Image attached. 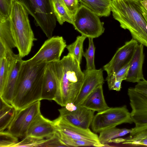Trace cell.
Listing matches in <instances>:
<instances>
[{
	"mask_svg": "<svg viewBox=\"0 0 147 147\" xmlns=\"http://www.w3.org/2000/svg\"><path fill=\"white\" fill-rule=\"evenodd\" d=\"M67 45L62 36H54L48 38L37 52L24 61L31 65L59 61Z\"/></svg>",
	"mask_w": 147,
	"mask_h": 147,
	"instance_id": "9c48e42d",
	"label": "cell"
},
{
	"mask_svg": "<svg viewBox=\"0 0 147 147\" xmlns=\"http://www.w3.org/2000/svg\"><path fill=\"white\" fill-rule=\"evenodd\" d=\"M47 63L31 65L24 61L20 70L16 90L11 105L16 110L40 100Z\"/></svg>",
	"mask_w": 147,
	"mask_h": 147,
	"instance_id": "7a4b0ae2",
	"label": "cell"
},
{
	"mask_svg": "<svg viewBox=\"0 0 147 147\" xmlns=\"http://www.w3.org/2000/svg\"><path fill=\"white\" fill-rule=\"evenodd\" d=\"M22 59L17 54L8 76L3 92L0 95V98L10 105L15 95L18 75L23 61Z\"/></svg>",
	"mask_w": 147,
	"mask_h": 147,
	"instance_id": "2e32d148",
	"label": "cell"
},
{
	"mask_svg": "<svg viewBox=\"0 0 147 147\" xmlns=\"http://www.w3.org/2000/svg\"><path fill=\"white\" fill-rule=\"evenodd\" d=\"M131 131V129L113 127L100 132L98 138L100 142L105 145L108 143L111 140L129 134Z\"/></svg>",
	"mask_w": 147,
	"mask_h": 147,
	"instance_id": "484cf974",
	"label": "cell"
},
{
	"mask_svg": "<svg viewBox=\"0 0 147 147\" xmlns=\"http://www.w3.org/2000/svg\"><path fill=\"white\" fill-rule=\"evenodd\" d=\"M59 84V79L55 62L47 63L43 78L41 100H54Z\"/></svg>",
	"mask_w": 147,
	"mask_h": 147,
	"instance_id": "9a60e30c",
	"label": "cell"
},
{
	"mask_svg": "<svg viewBox=\"0 0 147 147\" xmlns=\"http://www.w3.org/2000/svg\"><path fill=\"white\" fill-rule=\"evenodd\" d=\"M44 138H40L30 136H26L20 142H19L13 147H40L46 140Z\"/></svg>",
	"mask_w": 147,
	"mask_h": 147,
	"instance_id": "f1b7e54d",
	"label": "cell"
},
{
	"mask_svg": "<svg viewBox=\"0 0 147 147\" xmlns=\"http://www.w3.org/2000/svg\"><path fill=\"white\" fill-rule=\"evenodd\" d=\"M16 47L11 31L9 18L0 19V58L7 53L13 52Z\"/></svg>",
	"mask_w": 147,
	"mask_h": 147,
	"instance_id": "ffe728a7",
	"label": "cell"
},
{
	"mask_svg": "<svg viewBox=\"0 0 147 147\" xmlns=\"http://www.w3.org/2000/svg\"><path fill=\"white\" fill-rule=\"evenodd\" d=\"M54 62L59 84L54 100L65 107L68 103H74L82 84L84 74L80 64L69 53L59 61Z\"/></svg>",
	"mask_w": 147,
	"mask_h": 147,
	"instance_id": "3957f363",
	"label": "cell"
},
{
	"mask_svg": "<svg viewBox=\"0 0 147 147\" xmlns=\"http://www.w3.org/2000/svg\"><path fill=\"white\" fill-rule=\"evenodd\" d=\"M86 38V36L82 35L78 36L74 42L66 47L68 53L72 55L80 64L84 52L83 51V43Z\"/></svg>",
	"mask_w": 147,
	"mask_h": 147,
	"instance_id": "4316f807",
	"label": "cell"
},
{
	"mask_svg": "<svg viewBox=\"0 0 147 147\" xmlns=\"http://www.w3.org/2000/svg\"><path fill=\"white\" fill-rule=\"evenodd\" d=\"M57 131L53 121L45 118L40 113L35 117L31 124L26 136L47 138L53 136Z\"/></svg>",
	"mask_w": 147,
	"mask_h": 147,
	"instance_id": "e0dca14e",
	"label": "cell"
},
{
	"mask_svg": "<svg viewBox=\"0 0 147 147\" xmlns=\"http://www.w3.org/2000/svg\"><path fill=\"white\" fill-rule=\"evenodd\" d=\"M84 80L80 89L74 102L76 106L80 105L96 87L104 83L103 70L86 69L83 71Z\"/></svg>",
	"mask_w": 147,
	"mask_h": 147,
	"instance_id": "5bb4252c",
	"label": "cell"
},
{
	"mask_svg": "<svg viewBox=\"0 0 147 147\" xmlns=\"http://www.w3.org/2000/svg\"><path fill=\"white\" fill-rule=\"evenodd\" d=\"M109 89L117 91L120 90L121 88L122 81L114 80L107 81Z\"/></svg>",
	"mask_w": 147,
	"mask_h": 147,
	"instance_id": "d590c367",
	"label": "cell"
},
{
	"mask_svg": "<svg viewBox=\"0 0 147 147\" xmlns=\"http://www.w3.org/2000/svg\"><path fill=\"white\" fill-rule=\"evenodd\" d=\"M59 117L67 122L79 127L86 129L91 125L94 111L78 105L70 111L65 107L58 110Z\"/></svg>",
	"mask_w": 147,
	"mask_h": 147,
	"instance_id": "4fadbf2b",
	"label": "cell"
},
{
	"mask_svg": "<svg viewBox=\"0 0 147 147\" xmlns=\"http://www.w3.org/2000/svg\"><path fill=\"white\" fill-rule=\"evenodd\" d=\"M27 11L20 3H13L9 17L10 26L19 56L27 55L37 40L31 28Z\"/></svg>",
	"mask_w": 147,
	"mask_h": 147,
	"instance_id": "277c9868",
	"label": "cell"
},
{
	"mask_svg": "<svg viewBox=\"0 0 147 147\" xmlns=\"http://www.w3.org/2000/svg\"><path fill=\"white\" fill-rule=\"evenodd\" d=\"M127 95L131 109V117L135 127L147 125V95L137 91L132 87L128 89Z\"/></svg>",
	"mask_w": 147,
	"mask_h": 147,
	"instance_id": "8fae6325",
	"label": "cell"
},
{
	"mask_svg": "<svg viewBox=\"0 0 147 147\" xmlns=\"http://www.w3.org/2000/svg\"><path fill=\"white\" fill-rule=\"evenodd\" d=\"M144 45H137L130 61L125 81L138 83L144 79L143 73V65L144 59Z\"/></svg>",
	"mask_w": 147,
	"mask_h": 147,
	"instance_id": "ac0fdd59",
	"label": "cell"
},
{
	"mask_svg": "<svg viewBox=\"0 0 147 147\" xmlns=\"http://www.w3.org/2000/svg\"></svg>",
	"mask_w": 147,
	"mask_h": 147,
	"instance_id": "ab89813d",
	"label": "cell"
},
{
	"mask_svg": "<svg viewBox=\"0 0 147 147\" xmlns=\"http://www.w3.org/2000/svg\"><path fill=\"white\" fill-rule=\"evenodd\" d=\"M17 138L8 131L0 132V147H13L19 142Z\"/></svg>",
	"mask_w": 147,
	"mask_h": 147,
	"instance_id": "f546056e",
	"label": "cell"
},
{
	"mask_svg": "<svg viewBox=\"0 0 147 147\" xmlns=\"http://www.w3.org/2000/svg\"><path fill=\"white\" fill-rule=\"evenodd\" d=\"M68 11L73 17L75 15L80 5L78 0H62Z\"/></svg>",
	"mask_w": 147,
	"mask_h": 147,
	"instance_id": "836d02e7",
	"label": "cell"
},
{
	"mask_svg": "<svg viewBox=\"0 0 147 147\" xmlns=\"http://www.w3.org/2000/svg\"><path fill=\"white\" fill-rule=\"evenodd\" d=\"M79 106L98 112L109 108L105 98L102 85L96 87Z\"/></svg>",
	"mask_w": 147,
	"mask_h": 147,
	"instance_id": "d6986e66",
	"label": "cell"
},
{
	"mask_svg": "<svg viewBox=\"0 0 147 147\" xmlns=\"http://www.w3.org/2000/svg\"><path fill=\"white\" fill-rule=\"evenodd\" d=\"M137 91L147 95V80H142L137 83L134 87Z\"/></svg>",
	"mask_w": 147,
	"mask_h": 147,
	"instance_id": "e575fe53",
	"label": "cell"
},
{
	"mask_svg": "<svg viewBox=\"0 0 147 147\" xmlns=\"http://www.w3.org/2000/svg\"><path fill=\"white\" fill-rule=\"evenodd\" d=\"M99 17H108L111 12L112 0H78Z\"/></svg>",
	"mask_w": 147,
	"mask_h": 147,
	"instance_id": "44dd1931",
	"label": "cell"
},
{
	"mask_svg": "<svg viewBox=\"0 0 147 147\" xmlns=\"http://www.w3.org/2000/svg\"><path fill=\"white\" fill-rule=\"evenodd\" d=\"M129 136L121 144L147 146V125L131 129Z\"/></svg>",
	"mask_w": 147,
	"mask_h": 147,
	"instance_id": "603a6c76",
	"label": "cell"
},
{
	"mask_svg": "<svg viewBox=\"0 0 147 147\" xmlns=\"http://www.w3.org/2000/svg\"><path fill=\"white\" fill-rule=\"evenodd\" d=\"M53 12L59 24L66 22L72 24L73 17L71 15L62 0H51Z\"/></svg>",
	"mask_w": 147,
	"mask_h": 147,
	"instance_id": "cb8c5ba5",
	"label": "cell"
},
{
	"mask_svg": "<svg viewBox=\"0 0 147 147\" xmlns=\"http://www.w3.org/2000/svg\"><path fill=\"white\" fill-rule=\"evenodd\" d=\"M133 123L131 113L126 105L109 107L98 112L94 115L91 125L95 133L100 132L109 128L116 127L123 123Z\"/></svg>",
	"mask_w": 147,
	"mask_h": 147,
	"instance_id": "8992f818",
	"label": "cell"
},
{
	"mask_svg": "<svg viewBox=\"0 0 147 147\" xmlns=\"http://www.w3.org/2000/svg\"><path fill=\"white\" fill-rule=\"evenodd\" d=\"M130 62L121 68L115 74L107 76L106 80H116L122 81L125 80L126 79Z\"/></svg>",
	"mask_w": 147,
	"mask_h": 147,
	"instance_id": "1f68e13d",
	"label": "cell"
},
{
	"mask_svg": "<svg viewBox=\"0 0 147 147\" xmlns=\"http://www.w3.org/2000/svg\"><path fill=\"white\" fill-rule=\"evenodd\" d=\"M17 55L13 52H9L0 58V95L3 92L8 76Z\"/></svg>",
	"mask_w": 147,
	"mask_h": 147,
	"instance_id": "7402d4cb",
	"label": "cell"
},
{
	"mask_svg": "<svg viewBox=\"0 0 147 147\" xmlns=\"http://www.w3.org/2000/svg\"></svg>",
	"mask_w": 147,
	"mask_h": 147,
	"instance_id": "f35d334b",
	"label": "cell"
},
{
	"mask_svg": "<svg viewBox=\"0 0 147 147\" xmlns=\"http://www.w3.org/2000/svg\"><path fill=\"white\" fill-rule=\"evenodd\" d=\"M0 98V132H2L8 127L14 118L16 110L11 105Z\"/></svg>",
	"mask_w": 147,
	"mask_h": 147,
	"instance_id": "d4e9b609",
	"label": "cell"
},
{
	"mask_svg": "<svg viewBox=\"0 0 147 147\" xmlns=\"http://www.w3.org/2000/svg\"><path fill=\"white\" fill-rule=\"evenodd\" d=\"M89 46L85 52H84L83 56L85 57L86 60V69L92 70L96 69L94 64V59L95 48L94 47L93 38H88Z\"/></svg>",
	"mask_w": 147,
	"mask_h": 147,
	"instance_id": "83f0119b",
	"label": "cell"
},
{
	"mask_svg": "<svg viewBox=\"0 0 147 147\" xmlns=\"http://www.w3.org/2000/svg\"><path fill=\"white\" fill-rule=\"evenodd\" d=\"M141 2L147 10V0H142Z\"/></svg>",
	"mask_w": 147,
	"mask_h": 147,
	"instance_id": "74e56055",
	"label": "cell"
},
{
	"mask_svg": "<svg viewBox=\"0 0 147 147\" xmlns=\"http://www.w3.org/2000/svg\"><path fill=\"white\" fill-rule=\"evenodd\" d=\"M40 147L67 146L61 140L56 132L51 137L47 138Z\"/></svg>",
	"mask_w": 147,
	"mask_h": 147,
	"instance_id": "d6a6232c",
	"label": "cell"
},
{
	"mask_svg": "<svg viewBox=\"0 0 147 147\" xmlns=\"http://www.w3.org/2000/svg\"><path fill=\"white\" fill-rule=\"evenodd\" d=\"M111 11L132 38L147 47V10L140 0H112Z\"/></svg>",
	"mask_w": 147,
	"mask_h": 147,
	"instance_id": "6da1fadb",
	"label": "cell"
},
{
	"mask_svg": "<svg viewBox=\"0 0 147 147\" xmlns=\"http://www.w3.org/2000/svg\"><path fill=\"white\" fill-rule=\"evenodd\" d=\"M104 23L99 17L84 5L81 4L73 16L75 29L88 38H97L104 32Z\"/></svg>",
	"mask_w": 147,
	"mask_h": 147,
	"instance_id": "52a82bcc",
	"label": "cell"
},
{
	"mask_svg": "<svg viewBox=\"0 0 147 147\" xmlns=\"http://www.w3.org/2000/svg\"><path fill=\"white\" fill-rule=\"evenodd\" d=\"M24 5L39 26L49 38L52 36L57 20L53 12L51 0H16Z\"/></svg>",
	"mask_w": 147,
	"mask_h": 147,
	"instance_id": "5b68a950",
	"label": "cell"
},
{
	"mask_svg": "<svg viewBox=\"0 0 147 147\" xmlns=\"http://www.w3.org/2000/svg\"><path fill=\"white\" fill-rule=\"evenodd\" d=\"M53 121L59 139L67 147H69L71 140H80L93 142L96 143L98 147L105 146L99 141L98 136L89 128L85 129L77 127L67 122L59 116Z\"/></svg>",
	"mask_w": 147,
	"mask_h": 147,
	"instance_id": "ba28073f",
	"label": "cell"
},
{
	"mask_svg": "<svg viewBox=\"0 0 147 147\" xmlns=\"http://www.w3.org/2000/svg\"><path fill=\"white\" fill-rule=\"evenodd\" d=\"M16 0H0V19L9 18L13 5Z\"/></svg>",
	"mask_w": 147,
	"mask_h": 147,
	"instance_id": "4dcf8cb0",
	"label": "cell"
},
{
	"mask_svg": "<svg viewBox=\"0 0 147 147\" xmlns=\"http://www.w3.org/2000/svg\"><path fill=\"white\" fill-rule=\"evenodd\" d=\"M125 140V138H114L112 140H110L108 142V143H122Z\"/></svg>",
	"mask_w": 147,
	"mask_h": 147,
	"instance_id": "8d00e7d4",
	"label": "cell"
},
{
	"mask_svg": "<svg viewBox=\"0 0 147 147\" xmlns=\"http://www.w3.org/2000/svg\"><path fill=\"white\" fill-rule=\"evenodd\" d=\"M138 42L132 38L118 49L110 61L103 67L107 76L115 74L130 62Z\"/></svg>",
	"mask_w": 147,
	"mask_h": 147,
	"instance_id": "7c38bea8",
	"label": "cell"
},
{
	"mask_svg": "<svg viewBox=\"0 0 147 147\" xmlns=\"http://www.w3.org/2000/svg\"><path fill=\"white\" fill-rule=\"evenodd\" d=\"M40 100H38L16 110L14 118L8 127L7 131L17 137H25L34 119L40 113Z\"/></svg>",
	"mask_w": 147,
	"mask_h": 147,
	"instance_id": "30bf717a",
	"label": "cell"
}]
</instances>
